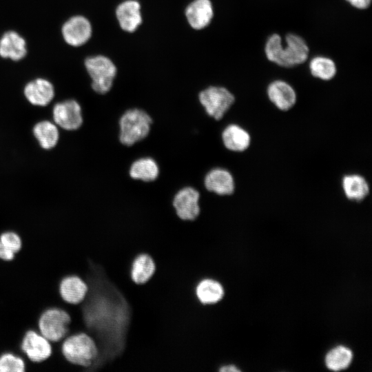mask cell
<instances>
[{"instance_id":"cell-1","label":"cell","mask_w":372,"mask_h":372,"mask_svg":"<svg viewBox=\"0 0 372 372\" xmlns=\"http://www.w3.org/2000/svg\"><path fill=\"white\" fill-rule=\"evenodd\" d=\"M285 41V45H283L280 35L276 33L271 34L265 44L267 59L280 67L287 68L304 63L309 54L306 41L293 33L287 34Z\"/></svg>"},{"instance_id":"cell-2","label":"cell","mask_w":372,"mask_h":372,"mask_svg":"<svg viewBox=\"0 0 372 372\" xmlns=\"http://www.w3.org/2000/svg\"><path fill=\"white\" fill-rule=\"evenodd\" d=\"M152 122L150 115L141 108L126 110L118 121L119 143L130 147L143 141L150 132Z\"/></svg>"},{"instance_id":"cell-3","label":"cell","mask_w":372,"mask_h":372,"mask_svg":"<svg viewBox=\"0 0 372 372\" xmlns=\"http://www.w3.org/2000/svg\"><path fill=\"white\" fill-rule=\"evenodd\" d=\"M61 350L65 359L79 366L81 371H86L99 354L95 340L85 332L68 335L62 341Z\"/></svg>"},{"instance_id":"cell-4","label":"cell","mask_w":372,"mask_h":372,"mask_svg":"<svg viewBox=\"0 0 372 372\" xmlns=\"http://www.w3.org/2000/svg\"><path fill=\"white\" fill-rule=\"evenodd\" d=\"M70 316L65 309L50 307L39 318V332L52 343L54 348L60 349L62 341L70 334Z\"/></svg>"},{"instance_id":"cell-5","label":"cell","mask_w":372,"mask_h":372,"mask_svg":"<svg viewBox=\"0 0 372 372\" xmlns=\"http://www.w3.org/2000/svg\"><path fill=\"white\" fill-rule=\"evenodd\" d=\"M84 65L94 92L104 95L112 90L117 69L110 59L103 55L89 56L85 59Z\"/></svg>"},{"instance_id":"cell-6","label":"cell","mask_w":372,"mask_h":372,"mask_svg":"<svg viewBox=\"0 0 372 372\" xmlns=\"http://www.w3.org/2000/svg\"><path fill=\"white\" fill-rule=\"evenodd\" d=\"M198 100L207 115L219 121L234 103L235 96L223 86L210 85L198 92Z\"/></svg>"},{"instance_id":"cell-7","label":"cell","mask_w":372,"mask_h":372,"mask_svg":"<svg viewBox=\"0 0 372 372\" xmlns=\"http://www.w3.org/2000/svg\"><path fill=\"white\" fill-rule=\"evenodd\" d=\"M21 351L24 355L25 371L32 363L47 360L52 354V343L40 333L28 330L21 343Z\"/></svg>"},{"instance_id":"cell-8","label":"cell","mask_w":372,"mask_h":372,"mask_svg":"<svg viewBox=\"0 0 372 372\" xmlns=\"http://www.w3.org/2000/svg\"><path fill=\"white\" fill-rule=\"evenodd\" d=\"M53 122L67 131L79 130L83 124V115L80 103L74 99L56 103L52 108Z\"/></svg>"},{"instance_id":"cell-9","label":"cell","mask_w":372,"mask_h":372,"mask_svg":"<svg viewBox=\"0 0 372 372\" xmlns=\"http://www.w3.org/2000/svg\"><path fill=\"white\" fill-rule=\"evenodd\" d=\"M200 194L192 186L179 189L174 195L172 205L176 216L182 220H194L199 215Z\"/></svg>"},{"instance_id":"cell-10","label":"cell","mask_w":372,"mask_h":372,"mask_svg":"<svg viewBox=\"0 0 372 372\" xmlns=\"http://www.w3.org/2000/svg\"><path fill=\"white\" fill-rule=\"evenodd\" d=\"M61 33L63 41L68 45L80 47L90 39L92 27L88 19L77 14L70 17L63 23Z\"/></svg>"},{"instance_id":"cell-11","label":"cell","mask_w":372,"mask_h":372,"mask_svg":"<svg viewBox=\"0 0 372 372\" xmlns=\"http://www.w3.org/2000/svg\"><path fill=\"white\" fill-rule=\"evenodd\" d=\"M205 189L216 196H225L234 194L235 180L231 173L223 167L210 169L203 178Z\"/></svg>"},{"instance_id":"cell-12","label":"cell","mask_w":372,"mask_h":372,"mask_svg":"<svg viewBox=\"0 0 372 372\" xmlns=\"http://www.w3.org/2000/svg\"><path fill=\"white\" fill-rule=\"evenodd\" d=\"M23 94L32 105L45 107L51 103L55 94L51 81L45 78H37L25 84Z\"/></svg>"},{"instance_id":"cell-13","label":"cell","mask_w":372,"mask_h":372,"mask_svg":"<svg viewBox=\"0 0 372 372\" xmlns=\"http://www.w3.org/2000/svg\"><path fill=\"white\" fill-rule=\"evenodd\" d=\"M28 54L24 37L14 30H8L0 37V56L12 61L23 59Z\"/></svg>"},{"instance_id":"cell-14","label":"cell","mask_w":372,"mask_h":372,"mask_svg":"<svg viewBox=\"0 0 372 372\" xmlns=\"http://www.w3.org/2000/svg\"><path fill=\"white\" fill-rule=\"evenodd\" d=\"M267 96L270 101L279 110L287 111L291 109L296 102V93L293 87L282 80L271 81L267 89Z\"/></svg>"},{"instance_id":"cell-15","label":"cell","mask_w":372,"mask_h":372,"mask_svg":"<svg viewBox=\"0 0 372 372\" xmlns=\"http://www.w3.org/2000/svg\"><path fill=\"white\" fill-rule=\"evenodd\" d=\"M185 17L194 30L206 28L214 17V8L210 0H194L185 9Z\"/></svg>"},{"instance_id":"cell-16","label":"cell","mask_w":372,"mask_h":372,"mask_svg":"<svg viewBox=\"0 0 372 372\" xmlns=\"http://www.w3.org/2000/svg\"><path fill=\"white\" fill-rule=\"evenodd\" d=\"M88 290L87 283L76 275L63 277L59 285L61 298L70 304H78L85 298Z\"/></svg>"},{"instance_id":"cell-17","label":"cell","mask_w":372,"mask_h":372,"mask_svg":"<svg viewBox=\"0 0 372 372\" xmlns=\"http://www.w3.org/2000/svg\"><path fill=\"white\" fill-rule=\"evenodd\" d=\"M115 13L121 28L125 32H134L142 23L141 5L136 0L121 3Z\"/></svg>"},{"instance_id":"cell-18","label":"cell","mask_w":372,"mask_h":372,"mask_svg":"<svg viewBox=\"0 0 372 372\" xmlns=\"http://www.w3.org/2000/svg\"><path fill=\"white\" fill-rule=\"evenodd\" d=\"M220 137L224 147L231 152H244L251 143L249 134L244 128L234 123L227 125L222 131Z\"/></svg>"},{"instance_id":"cell-19","label":"cell","mask_w":372,"mask_h":372,"mask_svg":"<svg viewBox=\"0 0 372 372\" xmlns=\"http://www.w3.org/2000/svg\"><path fill=\"white\" fill-rule=\"evenodd\" d=\"M130 177L136 180L151 183L159 176V167L156 161L150 156H142L134 160L129 168Z\"/></svg>"},{"instance_id":"cell-20","label":"cell","mask_w":372,"mask_h":372,"mask_svg":"<svg viewBox=\"0 0 372 372\" xmlns=\"http://www.w3.org/2000/svg\"><path fill=\"white\" fill-rule=\"evenodd\" d=\"M195 293L198 301L203 304H213L223 299L225 289L219 281L207 278L197 284Z\"/></svg>"},{"instance_id":"cell-21","label":"cell","mask_w":372,"mask_h":372,"mask_svg":"<svg viewBox=\"0 0 372 372\" xmlns=\"http://www.w3.org/2000/svg\"><path fill=\"white\" fill-rule=\"evenodd\" d=\"M33 135L43 149H51L59 140V127L52 121L43 120L37 123L32 129Z\"/></svg>"},{"instance_id":"cell-22","label":"cell","mask_w":372,"mask_h":372,"mask_svg":"<svg viewBox=\"0 0 372 372\" xmlns=\"http://www.w3.org/2000/svg\"><path fill=\"white\" fill-rule=\"evenodd\" d=\"M346 197L351 200L362 201L369 193V187L366 179L359 174L346 175L342 182Z\"/></svg>"},{"instance_id":"cell-23","label":"cell","mask_w":372,"mask_h":372,"mask_svg":"<svg viewBox=\"0 0 372 372\" xmlns=\"http://www.w3.org/2000/svg\"><path fill=\"white\" fill-rule=\"evenodd\" d=\"M155 269V263L152 257L147 254H141L132 263L130 276L136 284H144L151 278Z\"/></svg>"},{"instance_id":"cell-24","label":"cell","mask_w":372,"mask_h":372,"mask_svg":"<svg viewBox=\"0 0 372 372\" xmlns=\"http://www.w3.org/2000/svg\"><path fill=\"white\" fill-rule=\"evenodd\" d=\"M309 70L313 77L323 81L331 80L337 73L335 61L324 56L313 57L309 63Z\"/></svg>"},{"instance_id":"cell-25","label":"cell","mask_w":372,"mask_h":372,"mask_svg":"<svg viewBox=\"0 0 372 372\" xmlns=\"http://www.w3.org/2000/svg\"><path fill=\"white\" fill-rule=\"evenodd\" d=\"M353 358L351 349L344 346L332 349L326 355L325 363L331 371H338L347 368Z\"/></svg>"},{"instance_id":"cell-26","label":"cell","mask_w":372,"mask_h":372,"mask_svg":"<svg viewBox=\"0 0 372 372\" xmlns=\"http://www.w3.org/2000/svg\"><path fill=\"white\" fill-rule=\"evenodd\" d=\"M0 372H25L23 358L11 352L0 355Z\"/></svg>"},{"instance_id":"cell-27","label":"cell","mask_w":372,"mask_h":372,"mask_svg":"<svg viewBox=\"0 0 372 372\" xmlns=\"http://www.w3.org/2000/svg\"><path fill=\"white\" fill-rule=\"evenodd\" d=\"M0 241L10 250L17 254L22 246L21 236L14 231H5L0 234Z\"/></svg>"},{"instance_id":"cell-28","label":"cell","mask_w":372,"mask_h":372,"mask_svg":"<svg viewBox=\"0 0 372 372\" xmlns=\"http://www.w3.org/2000/svg\"><path fill=\"white\" fill-rule=\"evenodd\" d=\"M15 253L10 250L0 241V260L3 261H11L14 259Z\"/></svg>"},{"instance_id":"cell-29","label":"cell","mask_w":372,"mask_h":372,"mask_svg":"<svg viewBox=\"0 0 372 372\" xmlns=\"http://www.w3.org/2000/svg\"><path fill=\"white\" fill-rule=\"evenodd\" d=\"M350 6L358 10L368 8L372 0H345Z\"/></svg>"},{"instance_id":"cell-30","label":"cell","mask_w":372,"mask_h":372,"mask_svg":"<svg viewBox=\"0 0 372 372\" xmlns=\"http://www.w3.org/2000/svg\"><path fill=\"white\" fill-rule=\"evenodd\" d=\"M220 372H239L240 370L232 364H227L220 366L218 369Z\"/></svg>"}]
</instances>
